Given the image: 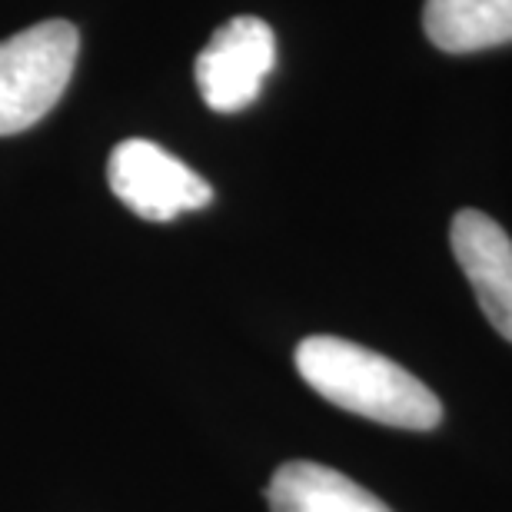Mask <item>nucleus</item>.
<instances>
[{
    "label": "nucleus",
    "instance_id": "obj_1",
    "mask_svg": "<svg viewBox=\"0 0 512 512\" xmlns=\"http://www.w3.org/2000/svg\"><path fill=\"white\" fill-rule=\"evenodd\" d=\"M293 360L306 386L346 413L416 433L436 429L443 419V406L433 389L360 343L340 336H310L296 346Z\"/></svg>",
    "mask_w": 512,
    "mask_h": 512
},
{
    "label": "nucleus",
    "instance_id": "obj_2",
    "mask_svg": "<svg viewBox=\"0 0 512 512\" xmlns=\"http://www.w3.org/2000/svg\"><path fill=\"white\" fill-rule=\"evenodd\" d=\"M80 34L67 20H40L0 44V137L40 124L74 77Z\"/></svg>",
    "mask_w": 512,
    "mask_h": 512
},
{
    "label": "nucleus",
    "instance_id": "obj_3",
    "mask_svg": "<svg viewBox=\"0 0 512 512\" xmlns=\"http://www.w3.org/2000/svg\"><path fill=\"white\" fill-rule=\"evenodd\" d=\"M107 180L114 197L150 223H167L213 200L210 183L153 140L117 143L107 163Z\"/></svg>",
    "mask_w": 512,
    "mask_h": 512
},
{
    "label": "nucleus",
    "instance_id": "obj_4",
    "mask_svg": "<svg viewBox=\"0 0 512 512\" xmlns=\"http://www.w3.org/2000/svg\"><path fill=\"white\" fill-rule=\"evenodd\" d=\"M276 64V37L260 17L227 20L197 57V87L217 114L250 107Z\"/></svg>",
    "mask_w": 512,
    "mask_h": 512
},
{
    "label": "nucleus",
    "instance_id": "obj_5",
    "mask_svg": "<svg viewBox=\"0 0 512 512\" xmlns=\"http://www.w3.org/2000/svg\"><path fill=\"white\" fill-rule=\"evenodd\" d=\"M456 263L463 266L479 310L512 343V240L493 217L459 210L449 227Z\"/></svg>",
    "mask_w": 512,
    "mask_h": 512
},
{
    "label": "nucleus",
    "instance_id": "obj_6",
    "mask_svg": "<svg viewBox=\"0 0 512 512\" xmlns=\"http://www.w3.org/2000/svg\"><path fill=\"white\" fill-rule=\"evenodd\" d=\"M270 512H393L370 489L323 463L293 459L273 473L266 486Z\"/></svg>",
    "mask_w": 512,
    "mask_h": 512
},
{
    "label": "nucleus",
    "instance_id": "obj_7",
    "mask_svg": "<svg viewBox=\"0 0 512 512\" xmlns=\"http://www.w3.org/2000/svg\"><path fill=\"white\" fill-rule=\"evenodd\" d=\"M423 30L446 54L512 44V0H426Z\"/></svg>",
    "mask_w": 512,
    "mask_h": 512
}]
</instances>
